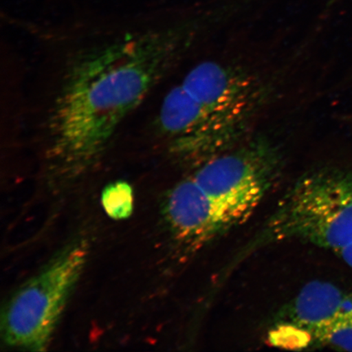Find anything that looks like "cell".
Returning <instances> with one entry per match:
<instances>
[{
	"instance_id": "1",
	"label": "cell",
	"mask_w": 352,
	"mask_h": 352,
	"mask_svg": "<svg viewBox=\"0 0 352 352\" xmlns=\"http://www.w3.org/2000/svg\"><path fill=\"white\" fill-rule=\"evenodd\" d=\"M183 39L177 32L147 30L70 52L42 123L47 177L69 183L104 160L126 118L182 54Z\"/></svg>"
},
{
	"instance_id": "2",
	"label": "cell",
	"mask_w": 352,
	"mask_h": 352,
	"mask_svg": "<svg viewBox=\"0 0 352 352\" xmlns=\"http://www.w3.org/2000/svg\"><path fill=\"white\" fill-rule=\"evenodd\" d=\"M285 241L330 250L352 270V170L322 167L302 175L243 254Z\"/></svg>"
},
{
	"instance_id": "3",
	"label": "cell",
	"mask_w": 352,
	"mask_h": 352,
	"mask_svg": "<svg viewBox=\"0 0 352 352\" xmlns=\"http://www.w3.org/2000/svg\"><path fill=\"white\" fill-rule=\"evenodd\" d=\"M87 256L85 243L73 244L16 290L2 312L1 336L7 346L47 349Z\"/></svg>"
},
{
	"instance_id": "4",
	"label": "cell",
	"mask_w": 352,
	"mask_h": 352,
	"mask_svg": "<svg viewBox=\"0 0 352 352\" xmlns=\"http://www.w3.org/2000/svg\"><path fill=\"white\" fill-rule=\"evenodd\" d=\"M280 169L274 145L258 142L210 158L191 176L214 202L228 231L254 213Z\"/></svg>"
},
{
	"instance_id": "5",
	"label": "cell",
	"mask_w": 352,
	"mask_h": 352,
	"mask_svg": "<svg viewBox=\"0 0 352 352\" xmlns=\"http://www.w3.org/2000/svg\"><path fill=\"white\" fill-rule=\"evenodd\" d=\"M179 85L211 120L239 138L261 98V88L250 74L214 60L197 64Z\"/></svg>"
},
{
	"instance_id": "6",
	"label": "cell",
	"mask_w": 352,
	"mask_h": 352,
	"mask_svg": "<svg viewBox=\"0 0 352 352\" xmlns=\"http://www.w3.org/2000/svg\"><path fill=\"white\" fill-rule=\"evenodd\" d=\"M164 215L175 239L189 250L204 248L228 232L217 206L192 176L167 193Z\"/></svg>"
},
{
	"instance_id": "7",
	"label": "cell",
	"mask_w": 352,
	"mask_h": 352,
	"mask_svg": "<svg viewBox=\"0 0 352 352\" xmlns=\"http://www.w3.org/2000/svg\"><path fill=\"white\" fill-rule=\"evenodd\" d=\"M310 345L352 351V318L334 320L310 334Z\"/></svg>"
},
{
	"instance_id": "8",
	"label": "cell",
	"mask_w": 352,
	"mask_h": 352,
	"mask_svg": "<svg viewBox=\"0 0 352 352\" xmlns=\"http://www.w3.org/2000/svg\"><path fill=\"white\" fill-rule=\"evenodd\" d=\"M105 212L114 219L129 217L133 209V192L129 184L116 182L109 184L101 197Z\"/></svg>"
}]
</instances>
